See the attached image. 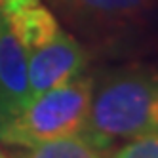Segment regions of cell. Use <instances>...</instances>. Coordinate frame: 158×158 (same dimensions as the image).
Here are the masks:
<instances>
[{
	"mask_svg": "<svg viewBox=\"0 0 158 158\" xmlns=\"http://www.w3.org/2000/svg\"><path fill=\"white\" fill-rule=\"evenodd\" d=\"M94 76L82 74L35 95L15 116L0 122V145L21 149L82 135L92 101Z\"/></svg>",
	"mask_w": 158,
	"mask_h": 158,
	"instance_id": "cell-3",
	"label": "cell"
},
{
	"mask_svg": "<svg viewBox=\"0 0 158 158\" xmlns=\"http://www.w3.org/2000/svg\"><path fill=\"white\" fill-rule=\"evenodd\" d=\"M107 158H158V131L112 147Z\"/></svg>",
	"mask_w": 158,
	"mask_h": 158,
	"instance_id": "cell-7",
	"label": "cell"
},
{
	"mask_svg": "<svg viewBox=\"0 0 158 158\" xmlns=\"http://www.w3.org/2000/svg\"><path fill=\"white\" fill-rule=\"evenodd\" d=\"M158 131V73L124 67L95 80L82 135L99 151Z\"/></svg>",
	"mask_w": 158,
	"mask_h": 158,
	"instance_id": "cell-1",
	"label": "cell"
},
{
	"mask_svg": "<svg viewBox=\"0 0 158 158\" xmlns=\"http://www.w3.org/2000/svg\"><path fill=\"white\" fill-rule=\"evenodd\" d=\"M8 158H107V152L94 147L84 135H73L32 147L12 149Z\"/></svg>",
	"mask_w": 158,
	"mask_h": 158,
	"instance_id": "cell-6",
	"label": "cell"
},
{
	"mask_svg": "<svg viewBox=\"0 0 158 158\" xmlns=\"http://www.w3.org/2000/svg\"><path fill=\"white\" fill-rule=\"evenodd\" d=\"M31 99L25 48L0 12V122L15 116Z\"/></svg>",
	"mask_w": 158,
	"mask_h": 158,
	"instance_id": "cell-5",
	"label": "cell"
},
{
	"mask_svg": "<svg viewBox=\"0 0 158 158\" xmlns=\"http://www.w3.org/2000/svg\"><path fill=\"white\" fill-rule=\"evenodd\" d=\"M0 12L25 48L32 97L86 71L84 46L44 0H0Z\"/></svg>",
	"mask_w": 158,
	"mask_h": 158,
	"instance_id": "cell-2",
	"label": "cell"
},
{
	"mask_svg": "<svg viewBox=\"0 0 158 158\" xmlns=\"http://www.w3.org/2000/svg\"><path fill=\"white\" fill-rule=\"evenodd\" d=\"M53 14L82 32L101 35L141 19L158 0H44Z\"/></svg>",
	"mask_w": 158,
	"mask_h": 158,
	"instance_id": "cell-4",
	"label": "cell"
},
{
	"mask_svg": "<svg viewBox=\"0 0 158 158\" xmlns=\"http://www.w3.org/2000/svg\"><path fill=\"white\" fill-rule=\"evenodd\" d=\"M0 158H8V154L2 151V145H0Z\"/></svg>",
	"mask_w": 158,
	"mask_h": 158,
	"instance_id": "cell-8",
	"label": "cell"
}]
</instances>
